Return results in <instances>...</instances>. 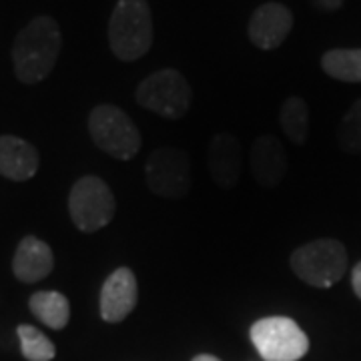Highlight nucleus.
I'll list each match as a JSON object with an SVG mask.
<instances>
[{"label":"nucleus","instance_id":"1","mask_svg":"<svg viewBox=\"0 0 361 361\" xmlns=\"http://www.w3.org/2000/svg\"><path fill=\"white\" fill-rule=\"evenodd\" d=\"M63 49L61 26L52 16H37L16 35L13 44L14 75L25 85L49 77Z\"/></svg>","mask_w":361,"mask_h":361},{"label":"nucleus","instance_id":"2","mask_svg":"<svg viewBox=\"0 0 361 361\" xmlns=\"http://www.w3.org/2000/svg\"><path fill=\"white\" fill-rule=\"evenodd\" d=\"M109 44L118 61L133 63L153 44V14L147 0H118L109 20Z\"/></svg>","mask_w":361,"mask_h":361},{"label":"nucleus","instance_id":"3","mask_svg":"<svg viewBox=\"0 0 361 361\" xmlns=\"http://www.w3.org/2000/svg\"><path fill=\"white\" fill-rule=\"evenodd\" d=\"M289 265L301 281L327 289L339 283L348 271V251L337 239H315L297 247Z\"/></svg>","mask_w":361,"mask_h":361},{"label":"nucleus","instance_id":"4","mask_svg":"<svg viewBox=\"0 0 361 361\" xmlns=\"http://www.w3.org/2000/svg\"><path fill=\"white\" fill-rule=\"evenodd\" d=\"M89 133L103 153L118 161H130L141 149V133L137 125L115 104H99L90 111Z\"/></svg>","mask_w":361,"mask_h":361},{"label":"nucleus","instance_id":"5","mask_svg":"<svg viewBox=\"0 0 361 361\" xmlns=\"http://www.w3.org/2000/svg\"><path fill=\"white\" fill-rule=\"evenodd\" d=\"M137 103L165 118H183L193 103L189 80L175 68H163L142 80L135 92Z\"/></svg>","mask_w":361,"mask_h":361},{"label":"nucleus","instance_id":"6","mask_svg":"<svg viewBox=\"0 0 361 361\" xmlns=\"http://www.w3.org/2000/svg\"><path fill=\"white\" fill-rule=\"evenodd\" d=\"M149 189L163 199H185L193 189V161L183 149L159 147L145 163Z\"/></svg>","mask_w":361,"mask_h":361},{"label":"nucleus","instance_id":"7","mask_svg":"<svg viewBox=\"0 0 361 361\" xmlns=\"http://www.w3.org/2000/svg\"><path fill=\"white\" fill-rule=\"evenodd\" d=\"M249 336L265 361H299L310 351V339L291 317H263L251 325Z\"/></svg>","mask_w":361,"mask_h":361},{"label":"nucleus","instance_id":"8","mask_svg":"<svg viewBox=\"0 0 361 361\" xmlns=\"http://www.w3.org/2000/svg\"><path fill=\"white\" fill-rule=\"evenodd\" d=\"M115 209V195L101 177L87 175L73 185L68 195V213L78 231H101L113 221Z\"/></svg>","mask_w":361,"mask_h":361},{"label":"nucleus","instance_id":"9","mask_svg":"<svg viewBox=\"0 0 361 361\" xmlns=\"http://www.w3.org/2000/svg\"><path fill=\"white\" fill-rule=\"evenodd\" d=\"M293 28V14L281 2H263L249 18V40L261 51L283 44Z\"/></svg>","mask_w":361,"mask_h":361},{"label":"nucleus","instance_id":"10","mask_svg":"<svg viewBox=\"0 0 361 361\" xmlns=\"http://www.w3.org/2000/svg\"><path fill=\"white\" fill-rule=\"evenodd\" d=\"M139 301V283L129 267H118L106 279L101 289V317L106 323H121L127 319Z\"/></svg>","mask_w":361,"mask_h":361},{"label":"nucleus","instance_id":"11","mask_svg":"<svg viewBox=\"0 0 361 361\" xmlns=\"http://www.w3.org/2000/svg\"><path fill=\"white\" fill-rule=\"evenodd\" d=\"M207 165L213 183L221 189H233L241 179V142L231 133H217L207 149Z\"/></svg>","mask_w":361,"mask_h":361},{"label":"nucleus","instance_id":"12","mask_svg":"<svg viewBox=\"0 0 361 361\" xmlns=\"http://www.w3.org/2000/svg\"><path fill=\"white\" fill-rule=\"evenodd\" d=\"M251 173L261 187H277L287 175V155L281 141L273 135H261L255 139L249 155Z\"/></svg>","mask_w":361,"mask_h":361},{"label":"nucleus","instance_id":"13","mask_svg":"<svg viewBox=\"0 0 361 361\" xmlns=\"http://www.w3.org/2000/svg\"><path fill=\"white\" fill-rule=\"evenodd\" d=\"M54 269V255L52 249L42 239L28 235L25 237L13 257L14 277L23 283H39L51 275Z\"/></svg>","mask_w":361,"mask_h":361},{"label":"nucleus","instance_id":"14","mask_svg":"<svg viewBox=\"0 0 361 361\" xmlns=\"http://www.w3.org/2000/svg\"><path fill=\"white\" fill-rule=\"evenodd\" d=\"M39 165V151L30 142L14 135L0 137V177L11 180H28L37 175Z\"/></svg>","mask_w":361,"mask_h":361},{"label":"nucleus","instance_id":"15","mask_svg":"<svg viewBox=\"0 0 361 361\" xmlns=\"http://www.w3.org/2000/svg\"><path fill=\"white\" fill-rule=\"evenodd\" d=\"M32 315L51 329H65L71 319V303L59 291H37L28 299Z\"/></svg>","mask_w":361,"mask_h":361},{"label":"nucleus","instance_id":"16","mask_svg":"<svg viewBox=\"0 0 361 361\" xmlns=\"http://www.w3.org/2000/svg\"><path fill=\"white\" fill-rule=\"evenodd\" d=\"M279 123L283 133L295 142L305 145L310 139V106L301 97H289L281 104Z\"/></svg>","mask_w":361,"mask_h":361},{"label":"nucleus","instance_id":"17","mask_svg":"<svg viewBox=\"0 0 361 361\" xmlns=\"http://www.w3.org/2000/svg\"><path fill=\"white\" fill-rule=\"evenodd\" d=\"M322 68L336 80L361 82V49H334L322 59Z\"/></svg>","mask_w":361,"mask_h":361},{"label":"nucleus","instance_id":"18","mask_svg":"<svg viewBox=\"0 0 361 361\" xmlns=\"http://www.w3.org/2000/svg\"><path fill=\"white\" fill-rule=\"evenodd\" d=\"M20 351L26 361H52L56 355V348L49 337L32 325H18L16 329Z\"/></svg>","mask_w":361,"mask_h":361},{"label":"nucleus","instance_id":"19","mask_svg":"<svg viewBox=\"0 0 361 361\" xmlns=\"http://www.w3.org/2000/svg\"><path fill=\"white\" fill-rule=\"evenodd\" d=\"M337 142L345 153H361V99L351 104L341 118L337 129Z\"/></svg>","mask_w":361,"mask_h":361},{"label":"nucleus","instance_id":"20","mask_svg":"<svg viewBox=\"0 0 361 361\" xmlns=\"http://www.w3.org/2000/svg\"><path fill=\"white\" fill-rule=\"evenodd\" d=\"M351 287H353L355 295L361 299V261L353 267V273H351Z\"/></svg>","mask_w":361,"mask_h":361},{"label":"nucleus","instance_id":"21","mask_svg":"<svg viewBox=\"0 0 361 361\" xmlns=\"http://www.w3.org/2000/svg\"><path fill=\"white\" fill-rule=\"evenodd\" d=\"M315 4L323 11H337V8H341L343 0H315Z\"/></svg>","mask_w":361,"mask_h":361},{"label":"nucleus","instance_id":"22","mask_svg":"<svg viewBox=\"0 0 361 361\" xmlns=\"http://www.w3.org/2000/svg\"><path fill=\"white\" fill-rule=\"evenodd\" d=\"M191 361H221L215 355H209V353H201V355H195Z\"/></svg>","mask_w":361,"mask_h":361}]
</instances>
